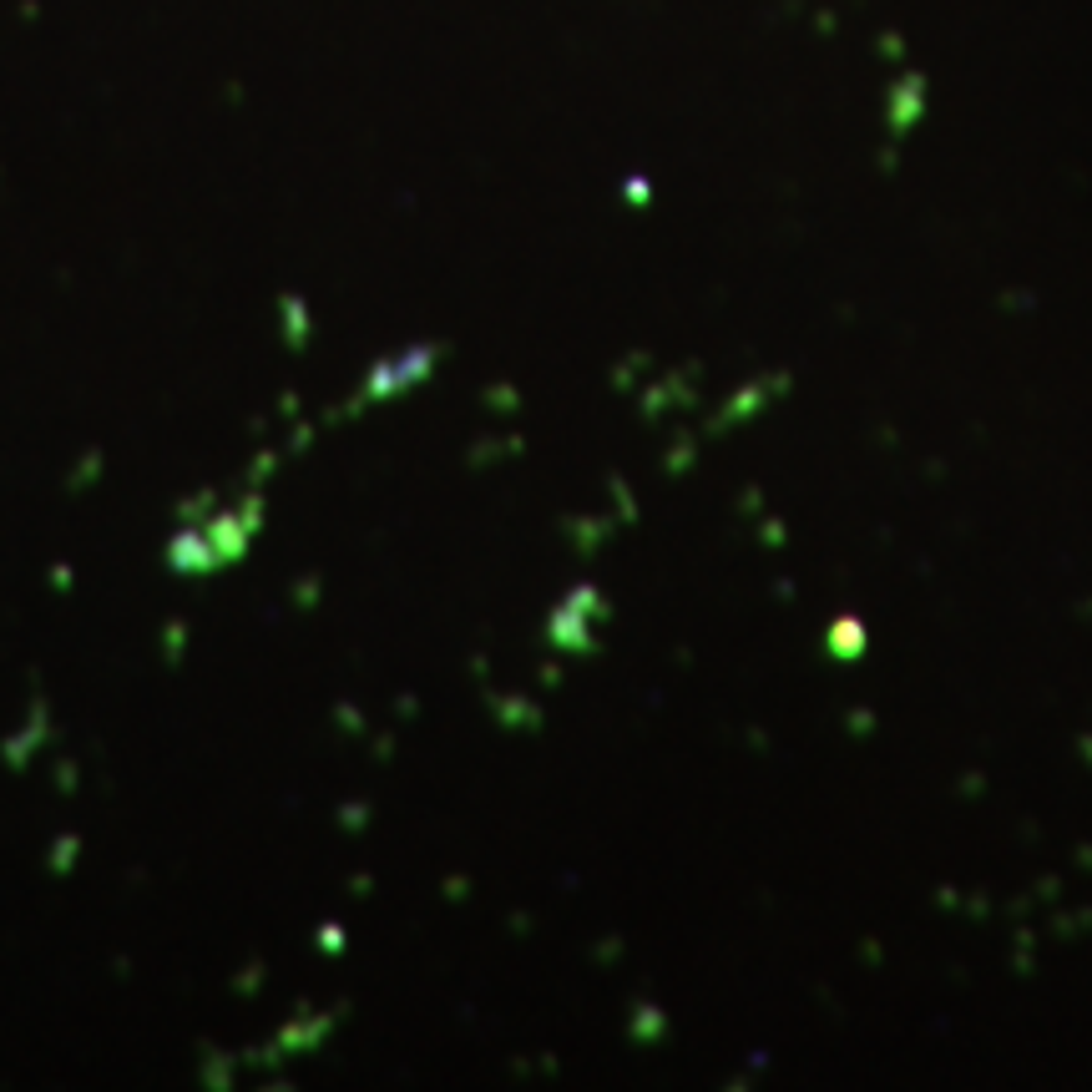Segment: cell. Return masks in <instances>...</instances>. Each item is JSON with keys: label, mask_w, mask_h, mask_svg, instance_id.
I'll use <instances>...</instances> for the list:
<instances>
[{"label": "cell", "mask_w": 1092, "mask_h": 1092, "mask_svg": "<svg viewBox=\"0 0 1092 1092\" xmlns=\"http://www.w3.org/2000/svg\"><path fill=\"white\" fill-rule=\"evenodd\" d=\"M445 349L441 345H420V349H410V355H390V359H380L370 370V380H364V400H390V394H400V390H410V384H420L425 374L441 364Z\"/></svg>", "instance_id": "cell-1"}, {"label": "cell", "mask_w": 1092, "mask_h": 1092, "mask_svg": "<svg viewBox=\"0 0 1092 1092\" xmlns=\"http://www.w3.org/2000/svg\"><path fill=\"white\" fill-rule=\"evenodd\" d=\"M334 1022H339V1012H319V1006L298 1001V1006H294V1016H288V1022L273 1032V1042L284 1047V1057L319 1052V1047L329 1042V1032H334Z\"/></svg>", "instance_id": "cell-2"}, {"label": "cell", "mask_w": 1092, "mask_h": 1092, "mask_svg": "<svg viewBox=\"0 0 1092 1092\" xmlns=\"http://www.w3.org/2000/svg\"><path fill=\"white\" fill-rule=\"evenodd\" d=\"M46 738H56V734H51L46 703L36 698V703L26 709V728H20V734H10V738H0V758H6V769H16V774H20V769L36 758V748L46 744Z\"/></svg>", "instance_id": "cell-3"}, {"label": "cell", "mask_w": 1092, "mask_h": 1092, "mask_svg": "<svg viewBox=\"0 0 1092 1092\" xmlns=\"http://www.w3.org/2000/svg\"><path fill=\"white\" fill-rule=\"evenodd\" d=\"M167 566L182 576H212L218 572V552H212V541H208V531H198V527H182L173 546H167Z\"/></svg>", "instance_id": "cell-4"}, {"label": "cell", "mask_w": 1092, "mask_h": 1092, "mask_svg": "<svg viewBox=\"0 0 1092 1092\" xmlns=\"http://www.w3.org/2000/svg\"><path fill=\"white\" fill-rule=\"evenodd\" d=\"M202 531H208V541H212V552H218L223 566L243 562V552H249V541H253V531L238 521V511H212V516L202 521Z\"/></svg>", "instance_id": "cell-5"}, {"label": "cell", "mask_w": 1092, "mask_h": 1092, "mask_svg": "<svg viewBox=\"0 0 1092 1092\" xmlns=\"http://www.w3.org/2000/svg\"><path fill=\"white\" fill-rule=\"evenodd\" d=\"M920 106H926V81H920V77H905L901 87L891 91V127H895V132H905V127L916 122Z\"/></svg>", "instance_id": "cell-6"}, {"label": "cell", "mask_w": 1092, "mask_h": 1092, "mask_svg": "<svg viewBox=\"0 0 1092 1092\" xmlns=\"http://www.w3.org/2000/svg\"><path fill=\"white\" fill-rule=\"evenodd\" d=\"M278 319H284L288 349H304L309 334H314V319H309V304H304V298H278Z\"/></svg>", "instance_id": "cell-7"}, {"label": "cell", "mask_w": 1092, "mask_h": 1092, "mask_svg": "<svg viewBox=\"0 0 1092 1092\" xmlns=\"http://www.w3.org/2000/svg\"><path fill=\"white\" fill-rule=\"evenodd\" d=\"M552 642H562V648H576V652H592V648H597V642L582 633V617H576L572 602H566L562 613L552 617Z\"/></svg>", "instance_id": "cell-8"}, {"label": "cell", "mask_w": 1092, "mask_h": 1092, "mask_svg": "<svg viewBox=\"0 0 1092 1092\" xmlns=\"http://www.w3.org/2000/svg\"><path fill=\"white\" fill-rule=\"evenodd\" d=\"M198 1057H202V1083H208V1087H228L233 1083V1077L228 1073H238V1052H218V1047H208V1042H202L198 1047Z\"/></svg>", "instance_id": "cell-9"}, {"label": "cell", "mask_w": 1092, "mask_h": 1092, "mask_svg": "<svg viewBox=\"0 0 1092 1092\" xmlns=\"http://www.w3.org/2000/svg\"><path fill=\"white\" fill-rule=\"evenodd\" d=\"M77 860H81V840H77V834H61V840L51 844V855H46V870L51 875H71V870H77Z\"/></svg>", "instance_id": "cell-10"}, {"label": "cell", "mask_w": 1092, "mask_h": 1092, "mask_svg": "<svg viewBox=\"0 0 1092 1092\" xmlns=\"http://www.w3.org/2000/svg\"><path fill=\"white\" fill-rule=\"evenodd\" d=\"M212 506H218V491H198V496H182V501H177V521H182V527H198V521H208V516H212Z\"/></svg>", "instance_id": "cell-11"}, {"label": "cell", "mask_w": 1092, "mask_h": 1092, "mask_svg": "<svg viewBox=\"0 0 1092 1092\" xmlns=\"http://www.w3.org/2000/svg\"><path fill=\"white\" fill-rule=\"evenodd\" d=\"M233 511H238V521H243L249 531H259V527H263V516H269V501L259 496V486H249V491L238 496V506H233Z\"/></svg>", "instance_id": "cell-12"}, {"label": "cell", "mask_w": 1092, "mask_h": 1092, "mask_svg": "<svg viewBox=\"0 0 1092 1092\" xmlns=\"http://www.w3.org/2000/svg\"><path fill=\"white\" fill-rule=\"evenodd\" d=\"M96 476H102V451H87V455H81V466L77 470H71V480H67V491H87L91 486V480Z\"/></svg>", "instance_id": "cell-13"}, {"label": "cell", "mask_w": 1092, "mask_h": 1092, "mask_svg": "<svg viewBox=\"0 0 1092 1092\" xmlns=\"http://www.w3.org/2000/svg\"><path fill=\"white\" fill-rule=\"evenodd\" d=\"M860 642H865L860 623H834V652H840V658H855V652H860Z\"/></svg>", "instance_id": "cell-14"}, {"label": "cell", "mask_w": 1092, "mask_h": 1092, "mask_svg": "<svg viewBox=\"0 0 1092 1092\" xmlns=\"http://www.w3.org/2000/svg\"><path fill=\"white\" fill-rule=\"evenodd\" d=\"M273 470H278V451H259V455H253V466L243 470V486H263Z\"/></svg>", "instance_id": "cell-15"}, {"label": "cell", "mask_w": 1092, "mask_h": 1092, "mask_svg": "<svg viewBox=\"0 0 1092 1092\" xmlns=\"http://www.w3.org/2000/svg\"><path fill=\"white\" fill-rule=\"evenodd\" d=\"M496 713L506 723H527V728H537V709L531 703H516V698H496Z\"/></svg>", "instance_id": "cell-16"}, {"label": "cell", "mask_w": 1092, "mask_h": 1092, "mask_svg": "<svg viewBox=\"0 0 1092 1092\" xmlns=\"http://www.w3.org/2000/svg\"><path fill=\"white\" fill-rule=\"evenodd\" d=\"M259 987H263V961H253V966H243L238 977H233V991H238V997H259Z\"/></svg>", "instance_id": "cell-17"}, {"label": "cell", "mask_w": 1092, "mask_h": 1092, "mask_svg": "<svg viewBox=\"0 0 1092 1092\" xmlns=\"http://www.w3.org/2000/svg\"><path fill=\"white\" fill-rule=\"evenodd\" d=\"M566 531L582 537V552H597V537H607V521H566Z\"/></svg>", "instance_id": "cell-18"}, {"label": "cell", "mask_w": 1092, "mask_h": 1092, "mask_svg": "<svg viewBox=\"0 0 1092 1092\" xmlns=\"http://www.w3.org/2000/svg\"><path fill=\"white\" fill-rule=\"evenodd\" d=\"M339 824H345V834H359L364 824H370V805H355V799L339 805Z\"/></svg>", "instance_id": "cell-19"}, {"label": "cell", "mask_w": 1092, "mask_h": 1092, "mask_svg": "<svg viewBox=\"0 0 1092 1092\" xmlns=\"http://www.w3.org/2000/svg\"><path fill=\"white\" fill-rule=\"evenodd\" d=\"M314 946H319V951H324V956H339V951H345V946H349V936H345V930H339V926H319V936H314Z\"/></svg>", "instance_id": "cell-20"}, {"label": "cell", "mask_w": 1092, "mask_h": 1092, "mask_svg": "<svg viewBox=\"0 0 1092 1092\" xmlns=\"http://www.w3.org/2000/svg\"><path fill=\"white\" fill-rule=\"evenodd\" d=\"M182 642H188V627H182V623H167V633H163V658H167V662H182Z\"/></svg>", "instance_id": "cell-21"}, {"label": "cell", "mask_w": 1092, "mask_h": 1092, "mask_svg": "<svg viewBox=\"0 0 1092 1092\" xmlns=\"http://www.w3.org/2000/svg\"><path fill=\"white\" fill-rule=\"evenodd\" d=\"M314 431H319L314 420H294V435H288V455H304L309 445H314Z\"/></svg>", "instance_id": "cell-22"}, {"label": "cell", "mask_w": 1092, "mask_h": 1092, "mask_svg": "<svg viewBox=\"0 0 1092 1092\" xmlns=\"http://www.w3.org/2000/svg\"><path fill=\"white\" fill-rule=\"evenodd\" d=\"M319 587H324L319 576H298V587H294V607H298V613H309V607L319 602Z\"/></svg>", "instance_id": "cell-23"}, {"label": "cell", "mask_w": 1092, "mask_h": 1092, "mask_svg": "<svg viewBox=\"0 0 1092 1092\" xmlns=\"http://www.w3.org/2000/svg\"><path fill=\"white\" fill-rule=\"evenodd\" d=\"M77 779H81L77 758H56V789L61 795H77Z\"/></svg>", "instance_id": "cell-24"}, {"label": "cell", "mask_w": 1092, "mask_h": 1092, "mask_svg": "<svg viewBox=\"0 0 1092 1092\" xmlns=\"http://www.w3.org/2000/svg\"><path fill=\"white\" fill-rule=\"evenodd\" d=\"M658 1032H662V1016L652 1006L648 1012H633V1037H658Z\"/></svg>", "instance_id": "cell-25"}, {"label": "cell", "mask_w": 1092, "mask_h": 1092, "mask_svg": "<svg viewBox=\"0 0 1092 1092\" xmlns=\"http://www.w3.org/2000/svg\"><path fill=\"white\" fill-rule=\"evenodd\" d=\"M334 723L345 728V734H364V713H355L349 703H339V713H334Z\"/></svg>", "instance_id": "cell-26"}, {"label": "cell", "mask_w": 1092, "mask_h": 1092, "mask_svg": "<svg viewBox=\"0 0 1092 1092\" xmlns=\"http://www.w3.org/2000/svg\"><path fill=\"white\" fill-rule=\"evenodd\" d=\"M486 400L496 405V410H516V394H511V390H491Z\"/></svg>", "instance_id": "cell-27"}, {"label": "cell", "mask_w": 1092, "mask_h": 1092, "mask_svg": "<svg viewBox=\"0 0 1092 1092\" xmlns=\"http://www.w3.org/2000/svg\"><path fill=\"white\" fill-rule=\"evenodd\" d=\"M51 587H56V592H71V566H51Z\"/></svg>", "instance_id": "cell-28"}, {"label": "cell", "mask_w": 1092, "mask_h": 1092, "mask_svg": "<svg viewBox=\"0 0 1092 1092\" xmlns=\"http://www.w3.org/2000/svg\"><path fill=\"white\" fill-rule=\"evenodd\" d=\"M390 748H394V744H390V738H384V734L374 738V758H380V764H384V758H390Z\"/></svg>", "instance_id": "cell-29"}]
</instances>
